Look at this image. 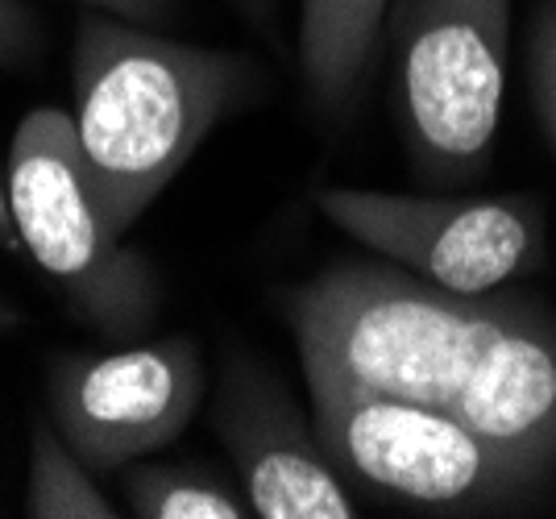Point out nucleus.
<instances>
[{"instance_id": "nucleus-1", "label": "nucleus", "mask_w": 556, "mask_h": 519, "mask_svg": "<svg viewBox=\"0 0 556 519\" xmlns=\"http://www.w3.org/2000/svg\"><path fill=\"white\" fill-rule=\"evenodd\" d=\"M303 375L428 403L556 478V316L515 295H453L399 266L341 262L282 295Z\"/></svg>"}, {"instance_id": "nucleus-2", "label": "nucleus", "mask_w": 556, "mask_h": 519, "mask_svg": "<svg viewBox=\"0 0 556 519\" xmlns=\"http://www.w3.org/2000/svg\"><path fill=\"white\" fill-rule=\"evenodd\" d=\"M254 88V59L237 50L159 38L88 9L71 50V125L121 233Z\"/></svg>"}, {"instance_id": "nucleus-3", "label": "nucleus", "mask_w": 556, "mask_h": 519, "mask_svg": "<svg viewBox=\"0 0 556 519\" xmlns=\"http://www.w3.org/2000/svg\"><path fill=\"white\" fill-rule=\"evenodd\" d=\"M4 200L22 254L63 295L71 316L109 341H138L159 316V275L125 245L92 170L79 154L71 113L29 109L4 159Z\"/></svg>"}, {"instance_id": "nucleus-4", "label": "nucleus", "mask_w": 556, "mask_h": 519, "mask_svg": "<svg viewBox=\"0 0 556 519\" xmlns=\"http://www.w3.org/2000/svg\"><path fill=\"white\" fill-rule=\"evenodd\" d=\"M303 378L332 466L349 486L382 503L437 516H494L532 503L553 482L428 403L362 391L325 375Z\"/></svg>"}, {"instance_id": "nucleus-5", "label": "nucleus", "mask_w": 556, "mask_h": 519, "mask_svg": "<svg viewBox=\"0 0 556 519\" xmlns=\"http://www.w3.org/2000/svg\"><path fill=\"white\" fill-rule=\"evenodd\" d=\"M399 117L432 179L490 163L510 59V0H399Z\"/></svg>"}, {"instance_id": "nucleus-6", "label": "nucleus", "mask_w": 556, "mask_h": 519, "mask_svg": "<svg viewBox=\"0 0 556 519\" xmlns=\"http://www.w3.org/2000/svg\"><path fill=\"white\" fill-rule=\"evenodd\" d=\"M316 204L378 258L453 295H494L548 258V213L535 195L325 188Z\"/></svg>"}, {"instance_id": "nucleus-7", "label": "nucleus", "mask_w": 556, "mask_h": 519, "mask_svg": "<svg viewBox=\"0 0 556 519\" xmlns=\"http://www.w3.org/2000/svg\"><path fill=\"white\" fill-rule=\"evenodd\" d=\"M50 420L96 473H121L175 445L208 378L195 341L166 337L100 354H59L47 375Z\"/></svg>"}, {"instance_id": "nucleus-8", "label": "nucleus", "mask_w": 556, "mask_h": 519, "mask_svg": "<svg viewBox=\"0 0 556 519\" xmlns=\"http://www.w3.org/2000/svg\"><path fill=\"white\" fill-rule=\"evenodd\" d=\"M212 428L257 519H357V498L332 466L316 420L262 362L229 354L216 378Z\"/></svg>"}, {"instance_id": "nucleus-9", "label": "nucleus", "mask_w": 556, "mask_h": 519, "mask_svg": "<svg viewBox=\"0 0 556 519\" xmlns=\"http://www.w3.org/2000/svg\"><path fill=\"white\" fill-rule=\"evenodd\" d=\"M387 13L391 0H300V75L325 113L362 92Z\"/></svg>"}, {"instance_id": "nucleus-10", "label": "nucleus", "mask_w": 556, "mask_h": 519, "mask_svg": "<svg viewBox=\"0 0 556 519\" xmlns=\"http://www.w3.org/2000/svg\"><path fill=\"white\" fill-rule=\"evenodd\" d=\"M22 511L34 519H116L113 495L100 491L96 470L67 445L50 416L29 428V470Z\"/></svg>"}, {"instance_id": "nucleus-11", "label": "nucleus", "mask_w": 556, "mask_h": 519, "mask_svg": "<svg viewBox=\"0 0 556 519\" xmlns=\"http://www.w3.org/2000/svg\"><path fill=\"white\" fill-rule=\"evenodd\" d=\"M121 498L138 519H250V503L220 473L204 466H146L121 470Z\"/></svg>"}, {"instance_id": "nucleus-12", "label": "nucleus", "mask_w": 556, "mask_h": 519, "mask_svg": "<svg viewBox=\"0 0 556 519\" xmlns=\"http://www.w3.org/2000/svg\"><path fill=\"white\" fill-rule=\"evenodd\" d=\"M528 92L535 121L556 150V0H540L528 25Z\"/></svg>"}, {"instance_id": "nucleus-13", "label": "nucleus", "mask_w": 556, "mask_h": 519, "mask_svg": "<svg viewBox=\"0 0 556 519\" xmlns=\"http://www.w3.org/2000/svg\"><path fill=\"white\" fill-rule=\"evenodd\" d=\"M42 50V22L22 0H0V67H25Z\"/></svg>"}, {"instance_id": "nucleus-14", "label": "nucleus", "mask_w": 556, "mask_h": 519, "mask_svg": "<svg viewBox=\"0 0 556 519\" xmlns=\"http://www.w3.org/2000/svg\"><path fill=\"white\" fill-rule=\"evenodd\" d=\"M75 4L96 9V13H113V17L138 25H163L175 17V0H75Z\"/></svg>"}, {"instance_id": "nucleus-15", "label": "nucleus", "mask_w": 556, "mask_h": 519, "mask_svg": "<svg viewBox=\"0 0 556 519\" xmlns=\"http://www.w3.org/2000/svg\"><path fill=\"white\" fill-rule=\"evenodd\" d=\"M0 250L4 254H22V241H17L13 216H9V200H4V163H0Z\"/></svg>"}, {"instance_id": "nucleus-16", "label": "nucleus", "mask_w": 556, "mask_h": 519, "mask_svg": "<svg viewBox=\"0 0 556 519\" xmlns=\"http://www.w3.org/2000/svg\"><path fill=\"white\" fill-rule=\"evenodd\" d=\"M22 307L17 304H9V300H4V295H0V337H4V332H13V329H22Z\"/></svg>"}, {"instance_id": "nucleus-17", "label": "nucleus", "mask_w": 556, "mask_h": 519, "mask_svg": "<svg viewBox=\"0 0 556 519\" xmlns=\"http://www.w3.org/2000/svg\"><path fill=\"white\" fill-rule=\"evenodd\" d=\"M241 9H245L250 17H257V22H262V17L275 9V0H241Z\"/></svg>"}]
</instances>
